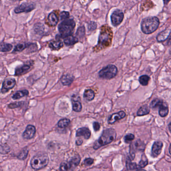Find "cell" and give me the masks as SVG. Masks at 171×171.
Listing matches in <instances>:
<instances>
[{
  "label": "cell",
  "mask_w": 171,
  "mask_h": 171,
  "mask_svg": "<svg viewBox=\"0 0 171 171\" xmlns=\"http://www.w3.org/2000/svg\"><path fill=\"white\" fill-rule=\"evenodd\" d=\"M72 169L70 164L69 162H62L60 165V170L61 171H68Z\"/></svg>",
  "instance_id": "4dcf8cb0"
},
{
  "label": "cell",
  "mask_w": 171,
  "mask_h": 171,
  "mask_svg": "<svg viewBox=\"0 0 171 171\" xmlns=\"http://www.w3.org/2000/svg\"><path fill=\"white\" fill-rule=\"evenodd\" d=\"M73 110L75 112H80L82 110V104L79 101H73L72 102Z\"/></svg>",
  "instance_id": "f546056e"
},
{
  "label": "cell",
  "mask_w": 171,
  "mask_h": 171,
  "mask_svg": "<svg viewBox=\"0 0 171 171\" xmlns=\"http://www.w3.org/2000/svg\"><path fill=\"white\" fill-rule=\"evenodd\" d=\"M74 79V77L72 75L66 74L62 77L61 79V82L63 86H70V84L73 82Z\"/></svg>",
  "instance_id": "2e32d148"
},
{
  "label": "cell",
  "mask_w": 171,
  "mask_h": 171,
  "mask_svg": "<svg viewBox=\"0 0 171 171\" xmlns=\"http://www.w3.org/2000/svg\"><path fill=\"white\" fill-rule=\"evenodd\" d=\"M148 160L146 159V158H143V157H142L141 160V161L139 162V164H138V167H139V168H144L148 165Z\"/></svg>",
  "instance_id": "ab89813d"
},
{
  "label": "cell",
  "mask_w": 171,
  "mask_h": 171,
  "mask_svg": "<svg viewBox=\"0 0 171 171\" xmlns=\"http://www.w3.org/2000/svg\"><path fill=\"white\" fill-rule=\"evenodd\" d=\"M80 161H81V158L79 155H76L73 157L70 161L69 162L72 169L74 168L75 167H77L80 163Z\"/></svg>",
  "instance_id": "603a6c76"
},
{
  "label": "cell",
  "mask_w": 171,
  "mask_h": 171,
  "mask_svg": "<svg viewBox=\"0 0 171 171\" xmlns=\"http://www.w3.org/2000/svg\"><path fill=\"white\" fill-rule=\"evenodd\" d=\"M28 94L29 91L26 89L19 90V91H17L15 94H13V96H12V99L14 100L18 99L24 96H28Z\"/></svg>",
  "instance_id": "7402d4cb"
},
{
  "label": "cell",
  "mask_w": 171,
  "mask_h": 171,
  "mask_svg": "<svg viewBox=\"0 0 171 171\" xmlns=\"http://www.w3.org/2000/svg\"><path fill=\"white\" fill-rule=\"evenodd\" d=\"M76 144L77 145H81L82 144V141L81 140H77V141H76Z\"/></svg>",
  "instance_id": "7bdbcfd3"
},
{
  "label": "cell",
  "mask_w": 171,
  "mask_h": 171,
  "mask_svg": "<svg viewBox=\"0 0 171 171\" xmlns=\"http://www.w3.org/2000/svg\"><path fill=\"white\" fill-rule=\"evenodd\" d=\"M169 130H170V131H171V123H170V124H169Z\"/></svg>",
  "instance_id": "ee69618b"
},
{
  "label": "cell",
  "mask_w": 171,
  "mask_h": 171,
  "mask_svg": "<svg viewBox=\"0 0 171 171\" xmlns=\"http://www.w3.org/2000/svg\"><path fill=\"white\" fill-rule=\"evenodd\" d=\"M127 167L128 170H135L139 168L138 166L137 165V164L134 162H132L131 161L127 159Z\"/></svg>",
  "instance_id": "1f68e13d"
},
{
  "label": "cell",
  "mask_w": 171,
  "mask_h": 171,
  "mask_svg": "<svg viewBox=\"0 0 171 171\" xmlns=\"http://www.w3.org/2000/svg\"><path fill=\"white\" fill-rule=\"evenodd\" d=\"M30 69V66L29 65H24L21 66L16 69L15 75L16 76L22 75L28 72V70Z\"/></svg>",
  "instance_id": "e0dca14e"
},
{
  "label": "cell",
  "mask_w": 171,
  "mask_h": 171,
  "mask_svg": "<svg viewBox=\"0 0 171 171\" xmlns=\"http://www.w3.org/2000/svg\"><path fill=\"white\" fill-rule=\"evenodd\" d=\"M79 42V39L77 37L72 36H68L64 38V43L67 46H71Z\"/></svg>",
  "instance_id": "ffe728a7"
},
{
  "label": "cell",
  "mask_w": 171,
  "mask_h": 171,
  "mask_svg": "<svg viewBox=\"0 0 171 171\" xmlns=\"http://www.w3.org/2000/svg\"><path fill=\"white\" fill-rule=\"evenodd\" d=\"M49 24L51 26H55L57 24L58 22V18L55 13L51 12L49 14L48 17Z\"/></svg>",
  "instance_id": "ac0fdd59"
},
{
  "label": "cell",
  "mask_w": 171,
  "mask_h": 171,
  "mask_svg": "<svg viewBox=\"0 0 171 171\" xmlns=\"http://www.w3.org/2000/svg\"><path fill=\"white\" fill-rule=\"evenodd\" d=\"M93 127L94 131H97L99 130L100 126V124L98 122H94L93 124Z\"/></svg>",
  "instance_id": "b9f144b4"
},
{
  "label": "cell",
  "mask_w": 171,
  "mask_h": 171,
  "mask_svg": "<svg viewBox=\"0 0 171 171\" xmlns=\"http://www.w3.org/2000/svg\"><path fill=\"white\" fill-rule=\"evenodd\" d=\"M169 113V108L167 106L162 105L161 107H159V113L161 117H165L168 115Z\"/></svg>",
  "instance_id": "4316f807"
},
{
  "label": "cell",
  "mask_w": 171,
  "mask_h": 171,
  "mask_svg": "<svg viewBox=\"0 0 171 171\" xmlns=\"http://www.w3.org/2000/svg\"><path fill=\"white\" fill-rule=\"evenodd\" d=\"M164 104L163 101L159 99H155L153 100V101H152L150 104V107L154 109V108H159L161 107L162 105Z\"/></svg>",
  "instance_id": "484cf974"
},
{
  "label": "cell",
  "mask_w": 171,
  "mask_h": 171,
  "mask_svg": "<svg viewBox=\"0 0 171 171\" xmlns=\"http://www.w3.org/2000/svg\"><path fill=\"white\" fill-rule=\"evenodd\" d=\"M126 113L124 111H120L118 113L112 114L108 120L109 124H113L118 120H121L126 117Z\"/></svg>",
  "instance_id": "7c38bea8"
},
{
  "label": "cell",
  "mask_w": 171,
  "mask_h": 171,
  "mask_svg": "<svg viewBox=\"0 0 171 171\" xmlns=\"http://www.w3.org/2000/svg\"><path fill=\"white\" fill-rule=\"evenodd\" d=\"M171 145H170V147H169V153H170V155H171Z\"/></svg>",
  "instance_id": "f6af8a7d"
},
{
  "label": "cell",
  "mask_w": 171,
  "mask_h": 171,
  "mask_svg": "<svg viewBox=\"0 0 171 171\" xmlns=\"http://www.w3.org/2000/svg\"><path fill=\"white\" fill-rule=\"evenodd\" d=\"M94 160L92 159L87 158L84 160V164L86 166H90L93 163Z\"/></svg>",
  "instance_id": "60d3db41"
},
{
  "label": "cell",
  "mask_w": 171,
  "mask_h": 171,
  "mask_svg": "<svg viewBox=\"0 0 171 171\" xmlns=\"http://www.w3.org/2000/svg\"><path fill=\"white\" fill-rule=\"evenodd\" d=\"M83 97L87 101H92L95 97V93L94 91L90 89H86L83 93Z\"/></svg>",
  "instance_id": "d6986e66"
},
{
  "label": "cell",
  "mask_w": 171,
  "mask_h": 171,
  "mask_svg": "<svg viewBox=\"0 0 171 171\" xmlns=\"http://www.w3.org/2000/svg\"><path fill=\"white\" fill-rule=\"evenodd\" d=\"M145 171V170H138V171Z\"/></svg>",
  "instance_id": "bcb514c9"
},
{
  "label": "cell",
  "mask_w": 171,
  "mask_h": 171,
  "mask_svg": "<svg viewBox=\"0 0 171 171\" xmlns=\"http://www.w3.org/2000/svg\"><path fill=\"white\" fill-rule=\"evenodd\" d=\"M134 139V135L131 134H129L124 137V141L126 143H130Z\"/></svg>",
  "instance_id": "8d00e7d4"
},
{
  "label": "cell",
  "mask_w": 171,
  "mask_h": 171,
  "mask_svg": "<svg viewBox=\"0 0 171 171\" xmlns=\"http://www.w3.org/2000/svg\"><path fill=\"white\" fill-rule=\"evenodd\" d=\"M162 143L161 141H155L154 143L152 149V155L154 158L158 156L162 152Z\"/></svg>",
  "instance_id": "8fae6325"
},
{
  "label": "cell",
  "mask_w": 171,
  "mask_h": 171,
  "mask_svg": "<svg viewBox=\"0 0 171 171\" xmlns=\"http://www.w3.org/2000/svg\"><path fill=\"white\" fill-rule=\"evenodd\" d=\"M28 152V150L24 149V150H22L18 155V158L20 160H25L27 158Z\"/></svg>",
  "instance_id": "836d02e7"
},
{
  "label": "cell",
  "mask_w": 171,
  "mask_h": 171,
  "mask_svg": "<svg viewBox=\"0 0 171 171\" xmlns=\"http://www.w3.org/2000/svg\"><path fill=\"white\" fill-rule=\"evenodd\" d=\"M116 131L112 128L104 130L99 140L96 141L93 145V148L97 150L102 146L106 145L113 141L116 138Z\"/></svg>",
  "instance_id": "6da1fadb"
},
{
  "label": "cell",
  "mask_w": 171,
  "mask_h": 171,
  "mask_svg": "<svg viewBox=\"0 0 171 171\" xmlns=\"http://www.w3.org/2000/svg\"><path fill=\"white\" fill-rule=\"evenodd\" d=\"M69 17V13L68 12L62 11L61 12L60 14V18L61 20H67Z\"/></svg>",
  "instance_id": "74e56055"
},
{
  "label": "cell",
  "mask_w": 171,
  "mask_h": 171,
  "mask_svg": "<svg viewBox=\"0 0 171 171\" xmlns=\"http://www.w3.org/2000/svg\"><path fill=\"white\" fill-rule=\"evenodd\" d=\"M36 5L34 3H25L22 4L21 5L16 7L15 9V12L16 14L19 13H28L32 11L35 8Z\"/></svg>",
  "instance_id": "ba28073f"
},
{
  "label": "cell",
  "mask_w": 171,
  "mask_h": 171,
  "mask_svg": "<svg viewBox=\"0 0 171 171\" xmlns=\"http://www.w3.org/2000/svg\"><path fill=\"white\" fill-rule=\"evenodd\" d=\"M150 77L147 75H144L140 76L138 79L139 82L141 85L143 86H146L148 84V81L150 80Z\"/></svg>",
  "instance_id": "f1b7e54d"
},
{
  "label": "cell",
  "mask_w": 171,
  "mask_h": 171,
  "mask_svg": "<svg viewBox=\"0 0 171 171\" xmlns=\"http://www.w3.org/2000/svg\"><path fill=\"white\" fill-rule=\"evenodd\" d=\"M124 18V14L121 10H117L114 11L110 17L112 24L114 26H118L122 22Z\"/></svg>",
  "instance_id": "52a82bcc"
},
{
  "label": "cell",
  "mask_w": 171,
  "mask_h": 171,
  "mask_svg": "<svg viewBox=\"0 0 171 171\" xmlns=\"http://www.w3.org/2000/svg\"><path fill=\"white\" fill-rule=\"evenodd\" d=\"M36 133V128L34 126L28 125L26 127V130L23 134V137L25 139L33 138Z\"/></svg>",
  "instance_id": "30bf717a"
},
{
  "label": "cell",
  "mask_w": 171,
  "mask_h": 171,
  "mask_svg": "<svg viewBox=\"0 0 171 171\" xmlns=\"http://www.w3.org/2000/svg\"><path fill=\"white\" fill-rule=\"evenodd\" d=\"M16 84V80L14 79H8L5 80L2 85L1 92L3 93L7 92L10 89H13Z\"/></svg>",
  "instance_id": "9c48e42d"
},
{
  "label": "cell",
  "mask_w": 171,
  "mask_h": 171,
  "mask_svg": "<svg viewBox=\"0 0 171 171\" xmlns=\"http://www.w3.org/2000/svg\"><path fill=\"white\" fill-rule=\"evenodd\" d=\"M97 28V24L94 21H91L89 23L88 25V29L90 31H93L96 30Z\"/></svg>",
  "instance_id": "d590c367"
},
{
  "label": "cell",
  "mask_w": 171,
  "mask_h": 171,
  "mask_svg": "<svg viewBox=\"0 0 171 171\" xmlns=\"http://www.w3.org/2000/svg\"><path fill=\"white\" fill-rule=\"evenodd\" d=\"M24 104V102H16V103H10L8 106L10 108H15L17 107H20Z\"/></svg>",
  "instance_id": "f35d334b"
},
{
  "label": "cell",
  "mask_w": 171,
  "mask_h": 171,
  "mask_svg": "<svg viewBox=\"0 0 171 171\" xmlns=\"http://www.w3.org/2000/svg\"><path fill=\"white\" fill-rule=\"evenodd\" d=\"M171 33L170 29H166L159 33L157 37V40L159 42H162L168 39Z\"/></svg>",
  "instance_id": "5bb4252c"
},
{
  "label": "cell",
  "mask_w": 171,
  "mask_h": 171,
  "mask_svg": "<svg viewBox=\"0 0 171 171\" xmlns=\"http://www.w3.org/2000/svg\"><path fill=\"white\" fill-rule=\"evenodd\" d=\"M86 33V30H85V27L84 26H81L79 27L77 30V32H76V35L79 36V37L81 38L84 36Z\"/></svg>",
  "instance_id": "e575fe53"
},
{
  "label": "cell",
  "mask_w": 171,
  "mask_h": 171,
  "mask_svg": "<svg viewBox=\"0 0 171 171\" xmlns=\"http://www.w3.org/2000/svg\"><path fill=\"white\" fill-rule=\"evenodd\" d=\"M70 120L68 118H63L60 120L58 123V126L60 128H65L70 124Z\"/></svg>",
  "instance_id": "83f0119b"
},
{
  "label": "cell",
  "mask_w": 171,
  "mask_h": 171,
  "mask_svg": "<svg viewBox=\"0 0 171 171\" xmlns=\"http://www.w3.org/2000/svg\"><path fill=\"white\" fill-rule=\"evenodd\" d=\"M48 162L49 157L47 154H39L33 157L30 164L33 169L38 170L45 167Z\"/></svg>",
  "instance_id": "277c9868"
},
{
  "label": "cell",
  "mask_w": 171,
  "mask_h": 171,
  "mask_svg": "<svg viewBox=\"0 0 171 171\" xmlns=\"http://www.w3.org/2000/svg\"><path fill=\"white\" fill-rule=\"evenodd\" d=\"M13 48V46L9 43L1 42L0 43V52H9Z\"/></svg>",
  "instance_id": "cb8c5ba5"
},
{
  "label": "cell",
  "mask_w": 171,
  "mask_h": 171,
  "mask_svg": "<svg viewBox=\"0 0 171 171\" xmlns=\"http://www.w3.org/2000/svg\"><path fill=\"white\" fill-rule=\"evenodd\" d=\"M49 46L53 50H58L63 47V43L60 40H56L50 42Z\"/></svg>",
  "instance_id": "44dd1931"
},
{
  "label": "cell",
  "mask_w": 171,
  "mask_h": 171,
  "mask_svg": "<svg viewBox=\"0 0 171 171\" xmlns=\"http://www.w3.org/2000/svg\"><path fill=\"white\" fill-rule=\"evenodd\" d=\"M150 108L147 105H145L140 107L137 112V115L138 116H143L147 115L150 113Z\"/></svg>",
  "instance_id": "d4e9b609"
},
{
  "label": "cell",
  "mask_w": 171,
  "mask_h": 171,
  "mask_svg": "<svg viewBox=\"0 0 171 171\" xmlns=\"http://www.w3.org/2000/svg\"><path fill=\"white\" fill-rule=\"evenodd\" d=\"M110 39V36L108 33L105 32H101L99 36V46H104L108 42Z\"/></svg>",
  "instance_id": "9a60e30c"
},
{
  "label": "cell",
  "mask_w": 171,
  "mask_h": 171,
  "mask_svg": "<svg viewBox=\"0 0 171 171\" xmlns=\"http://www.w3.org/2000/svg\"><path fill=\"white\" fill-rule=\"evenodd\" d=\"M145 148V144L141 140H138L131 144L130 148V156H128V160H133L135 157V153L138 151H144Z\"/></svg>",
  "instance_id": "8992f818"
},
{
  "label": "cell",
  "mask_w": 171,
  "mask_h": 171,
  "mask_svg": "<svg viewBox=\"0 0 171 171\" xmlns=\"http://www.w3.org/2000/svg\"><path fill=\"white\" fill-rule=\"evenodd\" d=\"M117 68L114 65L109 64L103 68L99 72V75L101 79H110L116 76L117 74Z\"/></svg>",
  "instance_id": "5b68a950"
},
{
  "label": "cell",
  "mask_w": 171,
  "mask_h": 171,
  "mask_svg": "<svg viewBox=\"0 0 171 171\" xmlns=\"http://www.w3.org/2000/svg\"><path fill=\"white\" fill-rule=\"evenodd\" d=\"M75 27V22L72 19H67L63 21L58 26L60 37L65 38L66 37L71 36Z\"/></svg>",
  "instance_id": "3957f363"
},
{
  "label": "cell",
  "mask_w": 171,
  "mask_h": 171,
  "mask_svg": "<svg viewBox=\"0 0 171 171\" xmlns=\"http://www.w3.org/2000/svg\"><path fill=\"white\" fill-rule=\"evenodd\" d=\"M159 24V19L156 17L145 18L141 22V30L145 34H150L157 30Z\"/></svg>",
  "instance_id": "7a4b0ae2"
},
{
  "label": "cell",
  "mask_w": 171,
  "mask_h": 171,
  "mask_svg": "<svg viewBox=\"0 0 171 171\" xmlns=\"http://www.w3.org/2000/svg\"><path fill=\"white\" fill-rule=\"evenodd\" d=\"M77 137H84L85 139H89L91 136V132L89 128L86 127H81L76 131Z\"/></svg>",
  "instance_id": "4fadbf2b"
},
{
  "label": "cell",
  "mask_w": 171,
  "mask_h": 171,
  "mask_svg": "<svg viewBox=\"0 0 171 171\" xmlns=\"http://www.w3.org/2000/svg\"><path fill=\"white\" fill-rule=\"evenodd\" d=\"M28 45L26 43H20L18 44L15 47L14 52H21L24 50L27 47Z\"/></svg>",
  "instance_id": "d6a6232c"
}]
</instances>
